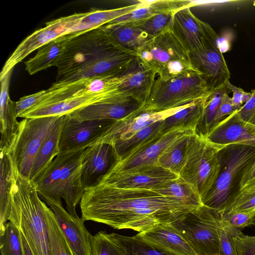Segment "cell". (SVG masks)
Segmentation results:
<instances>
[{
    "label": "cell",
    "instance_id": "obj_1",
    "mask_svg": "<svg viewBox=\"0 0 255 255\" xmlns=\"http://www.w3.org/2000/svg\"><path fill=\"white\" fill-rule=\"evenodd\" d=\"M80 206L84 221L138 233L170 224L197 209L151 190L120 188L105 184L86 189Z\"/></svg>",
    "mask_w": 255,
    "mask_h": 255
},
{
    "label": "cell",
    "instance_id": "obj_2",
    "mask_svg": "<svg viewBox=\"0 0 255 255\" xmlns=\"http://www.w3.org/2000/svg\"><path fill=\"white\" fill-rule=\"evenodd\" d=\"M136 57L135 53L113 41L100 27L66 40L64 52L54 65L58 69L55 83L93 76H116Z\"/></svg>",
    "mask_w": 255,
    "mask_h": 255
},
{
    "label": "cell",
    "instance_id": "obj_3",
    "mask_svg": "<svg viewBox=\"0 0 255 255\" xmlns=\"http://www.w3.org/2000/svg\"><path fill=\"white\" fill-rule=\"evenodd\" d=\"M34 181L20 175L15 166L8 221L14 224L34 255H51L46 212Z\"/></svg>",
    "mask_w": 255,
    "mask_h": 255
},
{
    "label": "cell",
    "instance_id": "obj_4",
    "mask_svg": "<svg viewBox=\"0 0 255 255\" xmlns=\"http://www.w3.org/2000/svg\"><path fill=\"white\" fill-rule=\"evenodd\" d=\"M84 149L60 152L34 181L43 198H63L68 213L78 216L76 207L85 191L81 181V162Z\"/></svg>",
    "mask_w": 255,
    "mask_h": 255
},
{
    "label": "cell",
    "instance_id": "obj_5",
    "mask_svg": "<svg viewBox=\"0 0 255 255\" xmlns=\"http://www.w3.org/2000/svg\"><path fill=\"white\" fill-rule=\"evenodd\" d=\"M220 170L216 181L202 199L203 205L221 214L241 191V182L246 170L255 161V147L229 144L219 151Z\"/></svg>",
    "mask_w": 255,
    "mask_h": 255
},
{
    "label": "cell",
    "instance_id": "obj_6",
    "mask_svg": "<svg viewBox=\"0 0 255 255\" xmlns=\"http://www.w3.org/2000/svg\"><path fill=\"white\" fill-rule=\"evenodd\" d=\"M136 56L162 80L200 75L193 66L189 52L171 30L149 40Z\"/></svg>",
    "mask_w": 255,
    "mask_h": 255
},
{
    "label": "cell",
    "instance_id": "obj_7",
    "mask_svg": "<svg viewBox=\"0 0 255 255\" xmlns=\"http://www.w3.org/2000/svg\"><path fill=\"white\" fill-rule=\"evenodd\" d=\"M47 91L46 96L41 101L19 118L64 116L112 96L124 93L120 90H116L88 94L86 90L84 78L68 83H54L47 89Z\"/></svg>",
    "mask_w": 255,
    "mask_h": 255
},
{
    "label": "cell",
    "instance_id": "obj_8",
    "mask_svg": "<svg viewBox=\"0 0 255 255\" xmlns=\"http://www.w3.org/2000/svg\"><path fill=\"white\" fill-rule=\"evenodd\" d=\"M222 147L195 133L188 139L179 176L196 189L201 200L218 177L221 167L219 151Z\"/></svg>",
    "mask_w": 255,
    "mask_h": 255
},
{
    "label": "cell",
    "instance_id": "obj_9",
    "mask_svg": "<svg viewBox=\"0 0 255 255\" xmlns=\"http://www.w3.org/2000/svg\"><path fill=\"white\" fill-rule=\"evenodd\" d=\"M221 214L202 205L170 223L197 255H218Z\"/></svg>",
    "mask_w": 255,
    "mask_h": 255
},
{
    "label": "cell",
    "instance_id": "obj_10",
    "mask_svg": "<svg viewBox=\"0 0 255 255\" xmlns=\"http://www.w3.org/2000/svg\"><path fill=\"white\" fill-rule=\"evenodd\" d=\"M206 83L199 74L169 80L157 77L142 108L162 112L203 99L209 94Z\"/></svg>",
    "mask_w": 255,
    "mask_h": 255
},
{
    "label": "cell",
    "instance_id": "obj_11",
    "mask_svg": "<svg viewBox=\"0 0 255 255\" xmlns=\"http://www.w3.org/2000/svg\"><path fill=\"white\" fill-rule=\"evenodd\" d=\"M60 116L24 118L9 151L22 176L30 178L35 157L46 136Z\"/></svg>",
    "mask_w": 255,
    "mask_h": 255
},
{
    "label": "cell",
    "instance_id": "obj_12",
    "mask_svg": "<svg viewBox=\"0 0 255 255\" xmlns=\"http://www.w3.org/2000/svg\"><path fill=\"white\" fill-rule=\"evenodd\" d=\"M202 46L189 53L194 68L206 83L209 93L229 81L230 73L219 44V37L211 26L203 21Z\"/></svg>",
    "mask_w": 255,
    "mask_h": 255
},
{
    "label": "cell",
    "instance_id": "obj_13",
    "mask_svg": "<svg viewBox=\"0 0 255 255\" xmlns=\"http://www.w3.org/2000/svg\"><path fill=\"white\" fill-rule=\"evenodd\" d=\"M86 12L74 13L51 20L45 26L26 37L16 48L4 64L0 80L31 52L57 38L71 34L81 33L80 23Z\"/></svg>",
    "mask_w": 255,
    "mask_h": 255
},
{
    "label": "cell",
    "instance_id": "obj_14",
    "mask_svg": "<svg viewBox=\"0 0 255 255\" xmlns=\"http://www.w3.org/2000/svg\"><path fill=\"white\" fill-rule=\"evenodd\" d=\"M192 131L193 130L181 128L170 130L146 142L128 155L117 161L108 173L156 165L159 157L169 146L179 137Z\"/></svg>",
    "mask_w": 255,
    "mask_h": 255
},
{
    "label": "cell",
    "instance_id": "obj_15",
    "mask_svg": "<svg viewBox=\"0 0 255 255\" xmlns=\"http://www.w3.org/2000/svg\"><path fill=\"white\" fill-rule=\"evenodd\" d=\"M179 176L156 165L122 172L107 173L101 178L99 184L120 188L152 190Z\"/></svg>",
    "mask_w": 255,
    "mask_h": 255
},
{
    "label": "cell",
    "instance_id": "obj_16",
    "mask_svg": "<svg viewBox=\"0 0 255 255\" xmlns=\"http://www.w3.org/2000/svg\"><path fill=\"white\" fill-rule=\"evenodd\" d=\"M114 122L112 120L80 121L65 115L60 138V152L83 150L91 146Z\"/></svg>",
    "mask_w": 255,
    "mask_h": 255
},
{
    "label": "cell",
    "instance_id": "obj_17",
    "mask_svg": "<svg viewBox=\"0 0 255 255\" xmlns=\"http://www.w3.org/2000/svg\"><path fill=\"white\" fill-rule=\"evenodd\" d=\"M74 255H92L93 236L88 231L84 221L70 215L63 207L61 199L45 197Z\"/></svg>",
    "mask_w": 255,
    "mask_h": 255
},
{
    "label": "cell",
    "instance_id": "obj_18",
    "mask_svg": "<svg viewBox=\"0 0 255 255\" xmlns=\"http://www.w3.org/2000/svg\"><path fill=\"white\" fill-rule=\"evenodd\" d=\"M143 104L124 93L77 110L68 115L76 120H112L124 119L141 108Z\"/></svg>",
    "mask_w": 255,
    "mask_h": 255
},
{
    "label": "cell",
    "instance_id": "obj_19",
    "mask_svg": "<svg viewBox=\"0 0 255 255\" xmlns=\"http://www.w3.org/2000/svg\"><path fill=\"white\" fill-rule=\"evenodd\" d=\"M188 105L162 112L147 111L142 107L128 117L115 121L93 145L104 143L112 145L116 142L127 139L139 130L164 120Z\"/></svg>",
    "mask_w": 255,
    "mask_h": 255
},
{
    "label": "cell",
    "instance_id": "obj_20",
    "mask_svg": "<svg viewBox=\"0 0 255 255\" xmlns=\"http://www.w3.org/2000/svg\"><path fill=\"white\" fill-rule=\"evenodd\" d=\"M116 162L110 144L97 143L85 149L81 162V181L85 190L98 184Z\"/></svg>",
    "mask_w": 255,
    "mask_h": 255
},
{
    "label": "cell",
    "instance_id": "obj_21",
    "mask_svg": "<svg viewBox=\"0 0 255 255\" xmlns=\"http://www.w3.org/2000/svg\"><path fill=\"white\" fill-rule=\"evenodd\" d=\"M237 112L221 120L207 140L220 147L239 144L255 147V125L241 119Z\"/></svg>",
    "mask_w": 255,
    "mask_h": 255
},
{
    "label": "cell",
    "instance_id": "obj_22",
    "mask_svg": "<svg viewBox=\"0 0 255 255\" xmlns=\"http://www.w3.org/2000/svg\"><path fill=\"white\" fill-rule=\"evenodd\" d=\"M119 90L143 105L149 95L157 76L138 57L121 73Z\"/></svg>",
    "mask_w": 255,
    "mask_h": 255
},
{
    "label": "cell",
    "instance_id": "obj_23",
    "mask_svg": "<svg viewBox=\"0 0 255 255\" xmlns=\"http://www.w3.org/2000/svg\"><path fill=\"white\" fill-rule=\"evenodd\" d=\"M136 235L155 248L172 255H197L170 224H159Z\"/></svg>",
    "mask_w": 255,
    "mask_h": 255
},
{
    "label": "cell",
    "instance_id": "obj_24",
    "mask_svg": "<svg viewBox=\"0 0 255 255\" xmlns=\"http://www.w3.org/2000/svg\"><path fill=\"white\" fill-rule=\"evenodd\" d=\"M11 73V71L0 80V151L4 152L10 151L19 127V122L17 120L15 112V102L10 99L9 95Z\"/></svg>",
    "mask_w": 255,
    "mask_h": 255
},
{
    "label": "cell",
    "instance_id": "obj_25",
    "mask_svg": "<svg viewBox=\"0 0 255 255\" xmlns=\"http://www.w3.org/2000/svg\"><path fill=\"white\" fill-rule=\"evenodd\" d=\"M171 31L189 53L203 45V21L191 12L189 7L181 9L174 14Z\"/></svg>",
    "mask_w": 255,
    "mask_h": 255
},
{
    "label": "cell",
    "instance_id": "obj_26",
    "mask_svg": "<svg viewBox=\"0 0 255 255\" xmlns=\"http://www.w3.org/2000/svg\"><path fill=\"white\" fill-rule=\"evenodd\" d=\"M195 5V1L185 0H143L142 4L129 13L108 23H129L146 19L163 13H175L185 7Z\"/></svg>",
    "mask_w": 255,
    "mask_h": 255
},
{
    "label": "cell",
    "instance_id": "obj_27",
    "mask_svg": "<svg viewBox=\"0 0 255 255\" xmlns=\"http://www.w3.org/2000/svg\"><path fill=\"white\" fill-rule=\"evenodd\" d=\"M106 34L122 47L135 53L152 38L131 24L107 23L101 26Z\"/></svg>",
    "mask_w": 255,
    "mask_h": 255
},
{
    "label": "cell",
    "instance_id": "obj_28",
    "mask_svg": "<svg viewBox=\"0 0 255 255\" xmlns=\"http://www.w3.org/2000/svg\"><path fill=\"white\" fill-rule=\"evenodd\" d=\"M65 117H59L43 141L34 161L30 180L35 181L60 153L59 141Z\"/></svg>",
    "mask_w": 255,
    "mask_h": 255
},
{
    "label": "cell",
    "instance_id": "obj_29",
    "mask_svg": "<svg viewBox=\"0 0 255 255\" xmlns=\"http://www.w3.org/2000/svg\"><path fill=\"white\" fill-rule=\"evenodd\" d=\"M15 163L9 152L0 151V231L8 221Z\"/></svg>",
    "mask_w": 255,
    "mask_h": 255
},
{
    "label": "cell",
    "instance_id": "obj_30",
    "mask_svg": "<svg viewBox=\"0 0 255 255\" xmlns=\"http://www.w3.org/2000/svg\"><path fill=\"white\" fill-rule=\"evenodd\" d=\"M68 35L59 37L43 45L38 49L34 56L24 62L25 70L30 75H33L51 66L64 52Z\"/></svg>",
    "mask_w": 255,
    "mask_h": 255
},
{
    "label": "cell",
    "instance_id": "obj_31",
    "mask_svg": "<svg viewBox=\"0 0 255 255\" xmlns=\"http://www.w3.org/2000/svg\"><path fill=\"white\" fill-rule=\"evenodd\" d=\"M205 98L191 103L162 121L161 132L181 128L194 131L203 113Z\"/></svg>",
    "mask_w": 255,
    "mask_h": 255
},
{
    "label": "cell",
    "instance_id": "obj_32",
    "mask_svg": "<svg viewBox=\"0 0 255 255\" xmlns=\"http://www.w3.org/2000/svg\"><path fill=\"white\" fill-rule=\"evenodd\" d=\"M152 190L196 208L203 205L196 189L180 176Z\"/></svg>",
    "mask_w": 255,
    "mask_h": 255
},
{
    "label": "cell",
    "instance_id": "obj_33",
    "mask_svg": "<svg viewBox=\"0 0 255 255\" xmlns=\"http://www.w3.org/2000/svg\"><path fill=\"white\" fill-rule=\"evenodd\" d=\"M162 121L156 122L139 130L129 138L114 143L116 161L128 155L146 142L162 134Z\"/></svg>",
    "mask_w": 255,
    "mask_h": 255
},
{
    "label": "cell",
    "instance_id": "obj_34",
    "mask_svg": "<svg viewBox=\"0 0 255 255\" xmlns=\"http://www.w3.org/2000/svg\"><path fill=\"white\" fill-rule=\"evenodd\" d=\"M230 92L231 91L226 84L222 87L210 93L205 98L203 115L195 130V134L206 138L216 126L215 117L223 95Z\"/></svg>",
    "mask_w": 255,
    "mask_h": 255
},
{
    "label": "cell",
    "instance_id": "obj_35",
    "mask_svg": "<svg viewBox=\"0 0 255 255\" xmlns=\"http://www.w3.org/2000/svg\"><path fill=\"white\" fill-rule=\"evenodd\" d=\"M194 133L193 131L186 133L173 142L160 155L157 165L179 175L188 139Z\"/></svg>",
    "mask_w": 255,
    "mask_h": 255
},
{
    "label": "cell",
    "instance_id": "obj_36",
    "mask_svg": "<svg viewBox=\"0 0 255 255\" xmlns=\"http://www.w3.org/2000/svg\"><path fill=\"white\" fill-rule=\"evenodd\" d=\"M143 1L124 7L109 10L93 9L86 12L81 24L84 30L88 31L99 28L139 7Z\"/></svg>",
    "mask_w": 255,
    "mask_h": 255
},
{
    "label": "cell",
    "instance_id": "obj_37",
    "mask_svg": "<svg viewBox=\"0 0 255 255\" xmlns=\"http://www.w3.org/2000/svg\"><path fill=\"white\" fill-rule=\"evenodd\" d=\"M122 255H172L151 246L137 235L126 236L111 233Z\"/></svg>",
    "mask_w": 255,
    "mask_h": 255
},
{
    "label": "cell",
    "instance_id": "obj_38",
    "mask_svg": "<svg viewBox=\"0 0 255 255\" xmlns=\"http://www.w3.org/2000/svg\"><path fill=\"white\" fill-rule=\"evenodd\" d=\"M174 13H160L145 19L127 23L135 26L152 38H154L171 30Z\"/></svg>",
    "mask_w": 255,
    "mask_h": 255
},
{
    "label": "cell",
    "instance_id": "obj_39",
    "mask_svg": "<svg viewBox=\"0 0 255 255\" xmlns=\"http://www.w3.org/2000/svg\"><path fill=\"white\" fill-rule=\"evenodd\" d=\"M0 250L1 255H23L21 232L10 221L0 231Z\"/></svg>",
    "mask_w": 255,
    "mask_h": 255
},
{
    "label": "cell",
    "instance_id": "obj_40",
    "mask_svg": "<svg viewBox=\"0 0 255 255\" xmlns=\"http://www.w3.org/2000/svg\"><path fill=\"white\" fill-rule=\"evenodd\" d=\"M46 217L51 255H74L50 208L47 210Z\"/></svg>",
    "mask_w": 255,
    "mask_h": 255
},
{
    "label": "cell",
    "instance_id": "obj_41",
    "mask_svg": "<svg viewBox=\"0 0 255 255\" xmlns=\"http://www.w3.org/2000/svg\"><path fill=\"white\" fill-rule=\"evenodd\" d=\"M91 247L92 255H122L110 234L106 231L93 236Z\"/></svg>",
    "mask_w": 255,
    "mask_h": 255
},
{
    "label": "cell",
    "instance_id": "obj_42",
    "mask_svg": "<svg viewBox=\"0 0 255 255\" xmlns=\"http://www.w3.org/2000/svg\"><path fill=\"white\" fill-rule=\"evenodd\" d=\"M222 215L224 225L238 229L255 225V210L226 212Z\"/></svg>",
    "mask_w": 255,
    "mask_h": 255
},
{
    "label": "cell",
    "instance_id": "obj_43",
    "mask_svg": "<svg viewBox=\"0 0 255 255\" xmlns=\"http://www.w3.org/2000/svg\"><path fill=\"white\" fill-rule=\"evenodd\" d=\"M252 210H255V185L241 190L237 197L223 213Z\"/></svg>",
    "mask_w": 255,
    "mask_h": 255
},
{
    "label": "cell",
    "instance_id": "obj_44",
    "mask_svg": "<svg viewBox=\"0 0 255 255\" xmlns=\"http://www.w3.org/2000/svg\"><path fill=\"white\" fill-rule=\"evenodd\" d=\"M218 255H238L234 239L233 228L224 225L222 221Z\"/></svg>",
    "mask_w": 255,
    "mask_h": 255
},
{
    "label": "cell",
    "instance_id": "obj_45",
    "mask_svg": "<svg viewBox=\"0 0 255 255\" xmlns=\"http://www.w3.org/2000/svg\"><path fill=\"white\" fill-rule=\"evenodd\" d=\"M233 228L238 255H255V236L245 235L240 229Z\"/></svg>",
    "mask_w": 255,
    "mask_h": 255
},
{
    "label": "cell",
    "instance_id": "obj_46",
    "mask_svg": "<svg viewBox=\"0 0 255 255\" xmlns=\"http://www.w3.org/2000/svg\"><path fill=\"white\" fill-rule=\"evenodd\" d=\"M47 92V90H42L19 99L15 102V112L17 118H19L21 115L41 101L46 96Z\"/></svg>",
    "mask_w": 255,
    "mask_h": 255
},
{
    "label": "cell",
    "instance_id": "obj_47",
    "mask_svg": "<svg viewBox=\"0 0 255 255\" xmlns=\"http://www.w3.org/2000/svg\"><path fill=\"white\" fill-rule=\"evenodd\" d=\"M251 93L250 99L237 113L241 119L255 125V90H252Z\"/></svg>",
    "mask_w": 255,
    "mask_h": 255
},
{
    "label": "cell",
    "instance_id": "obj_48",
    "mask_svg": "<svg viewBox=\"0 0 255 255\" xmlns=\"http://www.w3.org/2000/svg\"><path fill=\"white\" fill-rule=\"evenodd\" d=\"M229 93H225L222 97L215 117L216 125L223 119L238 111L233 105L232 98L229 96Z\"/></svg>",
    "mask_w": 255,
    "mask_h": 255
},
{
    "label": "cell",
    "instance_id": "obj_49",
    "mask_svg": "<svg viewBox=\"0 0 255 255\" xmlns=\"http://www.w3.org/2000/svg\"><path fill=\"white\" fill-rule=\"evenodd\" d=\"M255 185V161L244 173L241 182V190Z\"/></svg>",
    "mask_w": 255,
    "mask_h": 255
},
{
    "label": "cell",
    "instance_id": "obj_50",
    "mask_svg": "<svg viewBox=\"0 0 255 255\" xmlns=\"http://www.w3.org/2000/svg\"><path fill=\"white\" fill-rule=\"evenodd\" d=\"M227 84L230 90L233 92L232 100L233 105L238 111L243 106V97L245 91L242 89L233 85L229 81Z\"/></svg>",
    "mask_w": 255,
    "mask_h": 255
},
{
    "label": "cell",
    "instance_id": "obj_51",
    "mask_svg": "<svg viewBox=\"0 0 255 255\" xmlns=\"http://www.w3.org/2000/svg\"><path fill=\"white\" fill-rule=\"evenodd\" d=\"M22 242L23 248V255H34L27 241L21 234Z\"/></svg>",
    "mask_w": 255,
    "mask_h": 255
},
{
    "label": "cell",
    "instance_id": "obj_52",
    "mask_svg": "<svg viewBox=\"0 0 255 255\" xmlns=\"http://www.w3.org/2000/svg\"><path fill=\"white\" fill-rule=\"evenodd\" d=\"M252 96L251 92H244L243 97V105L247 102L251 98Z\"/></svg>",
    "mask_w": 255,
    "mask_h": 255
}]
</instances>
